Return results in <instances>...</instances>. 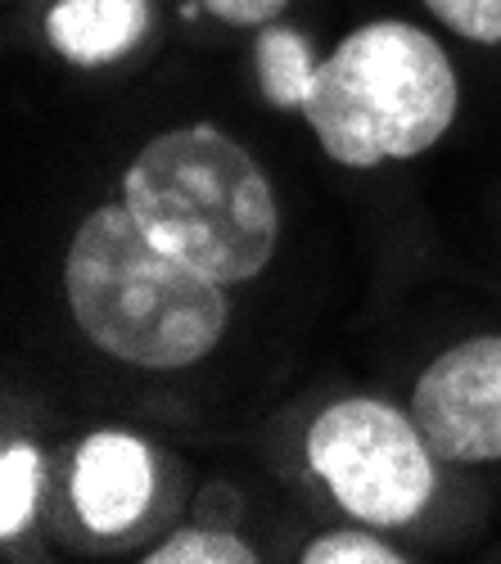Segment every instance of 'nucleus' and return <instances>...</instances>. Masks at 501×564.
I'll return each instance as SVG.
<instances>
[{
	"label": "nucleus",
	"mask_w": 501,
	"mask_h": 564,
	"mask_svg": "<svg viewBox=\"0 0 501 564\" xmlns=\"http://www.w3.org/2000/svg\"><path fill=\"white\" fill-rule=\"evenodd\" d=\"M64 303L90 348L131 370L199 366L226 335V285L159 249L131 208L100 204L64 253Z\"/></svg>",
	"instance_id": "nucleus-1"
},
{
	"label": "nucleus",
	"mask_w": 501,
	"mask_h": 564,
	"mask_svg": "<svg viewBox=\"0 0 501 564\" xmlns=\"http://www.w3.org/2000/svg\"><path fill=\"white\" fill-rule=\"evenodd\" d=\"M122 204L159 249L226 290L258 280L281 249V199L266 172L213 122L154 135L122 172Z\"/></svg>",
	"instance_id": "nucleus-2"
},
{
	"label": "nucleus",
	"mask_w": 501,
	"mask_h": 564,
	"mask_svg": "<svg viewBox=\"0 0 501 564\" xmlns=\"http://www.w3.org/2000/svg\"><path fill=\"white\" fill-rule=\"evenodd\" d=\"M461 109V82L447 51L416 23L380 19L352 28L316 64L303 122L344 167L421 159Z\"/></svg>",
	"instance_id": "nucleus-3"
},
{
	"label": "nucleus",
	"mask_w": 501,
	"mask_h": 564,
	"mask_svg": "<svg viewBox=\"0 0 501 564\" xmlns=\"http://www.w3.org/2000/svg\"><path fill=\"white\" fill-rule=\"evenodd\" d=\"M307 465L335 506L371 529H406L438 497V456L412 411L344 398L307 425Z\"/></svg>",
	"instance_id": "nucleus-4"
},
{
	"label": "nucleus",
	"mask_w": 501,
	"mask_h": 564,
	"mask_svg": "<svg viewBox=\"0 0 501 564\" xmlns=\"http://www.w3.org/2000/svg\"><path fill=\"white\" fill-rule=\"evenodd\" d=\"M176 465L127 430L86 434L59 475V520L73 542L96 551H122L150 542L176 514Z\"/></svg>",
	"instance_id": "nucleus-5"
},
{
	"label": "nucleus",
	"mask_w": 501,
	"mask_h": 564,
	"mask_svg": "<svg viewBox=\"0 0 501 564\" xmlns=\"http://www.w3.org/2000/svg\"><path fill=\"white\" fill-rule=\"evenodd\" d=\"M416 425L447 465L501 460V335H470L438 352L412 389Z\"/></svg>",
	"instance_id": "nucleus-6"
},
{
	"label": "nucleus",
	"mask_w": 501,
	"mask_h": 564,
	"mask_svg": "<svg viewBox=\"0 0 501 564\" xmlns=\"http://www.w3.org/2000/svg\"><path fill=\"white\" fill-rule=\"evenodd\" d=\"M150 28V0H55L45 14V41L73 68H109L135 55Z\"/></svg>",
	"instance_id": "nucleus-7"
},
{
	"label": "nucleus",
	"mask_w": 501,
	"mask_h": 564,
	"mask_svg": "<svg viewBox=\"0 0 501 564\" xmlns=\"http://www.w3.org/2000/svg\"><path fill=\"white\" fill-rule=\"evenodd\" d=\"M316 59L312 55V41L290 28V23H266L258 28V41H253V68H258V86H262V100L271 109H303L307 90H312V77H316Z\"/></svg>",
	"instance_id": "nucleus-8"
},
{
	"label": "nucleus",
	"mask_w": 501,
	"mask_h": 564,
	"mask_svg": "<svg viewBox=\"0 0 501 564\" xmlns=\"http://www.w3.org/2000/svg\"><path fill=\"white\" fill-rule=\"evenodd\" d=\"M45 484H51V469H45L41 447L28 438H10L0 452V542L6 546H14L36 524Z\"/></svg>",
	"instance_id": "nucleus-9"
},
{
	"label": "nucleus",
	"mask_w": 501,
	"mask_h": 564,
	"mask_svg": "<svg viewBox=\"0 0 501 564\" xmlns=\"http://www.w3.org/2000/svg\"><path fill=\"white\" fill-rule=\"evenodd\" d=\"M141 560L145 564H253L258 546L231 529L190 524V529H172L159 542H150Z\"/></svg>",
	"instance_id": "nucleus-10"
},
{
	"label": "nucleus",
	"mask_w": 501,
	"mask_h": 564,
	"mask_svg": "<svg viewBox=\"0 0 501 564\" xmlns=\"http://www.w3.org/2000/svg\"><path fill=\"white\" fill-rule=\"evenodd\" d=\"M303 564H402L406 555L371 533V524H357V529H330L322 538H312L303 551H298Z\"/></svg>",
	"instance_id": "nucleus-11"
},
{
	"label": "nucleus",
	"mask_w": 501,
	"mask_h": 564,
	"mask_svg": "<svg viewBox=\"0 0 501 564\" xmlns=\"http://www.w3.org/2000/svg\"><path fill=\"white\" fill-rule=\"evenodd\" d=\"M425 10L461 41L501 45V0H425Z\"/></svg>",
	"instance_id": "nucleus-12"
},
{
	"label": "nucleus",
	"mask_w": 501,
	"mask_h": 564,
	"mask_svg": "<svg viewBox=\"0 0 501 564\" xmlns=\"http://www.w3.org/2000/svg\"><path fill=\"white\" fill-rule=\"evenodd\" d=\"M199 6L226 28H266L290 10V0H199Z\"/></svg>",
	"instance_id": "nucleus-13"
}]
</instances>
